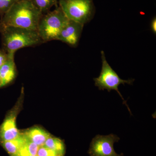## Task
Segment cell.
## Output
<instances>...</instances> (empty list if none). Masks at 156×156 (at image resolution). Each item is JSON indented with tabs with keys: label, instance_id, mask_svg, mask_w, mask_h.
<instances>
[{
	"label": "cell",
	"instance_id": "obj_8",
	"mask_svg": "<svg viewBox=\"0 0 156 156\" xmlns=\"http://www.w3.org/2000/svg\"><path fill=\"white\" fill-rule=\"evenodd\" d=\"M17 111L14 109L11 112L0 126V143L15 139L20 134L16 126Z\"/></svg>",
	"mask_w": 156,
	"mask_h": 156
},
{
	"label": "cell",
	"instance_id": "obj_1",
	"mask_svg": "<svg viewBox=\"0 0 156 156\" xmlns=\"http://www.w3.org/2000/svg\"><path fill=\"white\" fill-rule=\"evenodd\" d=\"M43 14L30 0H19L4 14L1 26L36 30Z\"/></svg>",
	"mask_w": 156,
	"mask_h": 156
},
{
	"label": "cell",
	"instance_id": "obj_6",
	"mask_svg": "<svg viewBox=\"0 0 156 156\" xmlns=\"http://www.w3.org/2000/svg\"><path fill=\"white\" fill-rule=\"evenodd\" d=\"M119 140V137L114 134L97 135L92 139L88 154L90 156H124L123 153H116L114 148L115 143Z\"/></svg>",
	"mask_w": 156,
	"mask_h": 156
},
{
	"label": "cell",
	"instance_id": "obj_2",
	"mask_svg": "<svg viewBox=\"0 0 156 156\" xmlns=\"http://www.w3.org/2000/svg\"><path fill=\"white\" fill-rule=\"evenodd\" d=\"M4 51L15 54L17 50L43 42L37 31L13 26L0 25Z\"/></svg>",
	"mask_w": 156,
	"mask_h": 156
},
{
	"label": "cell",
	"instance_id": "obj_9",
	"mask_svg": "<svg viewBox=\"0 0 156 156\" xmlns=\"http://www.w3.org/2000/svg\"><path fill=\"white\" fill-rule=\"evenodd\" d=\"M9 54V57L5 62L0 67L1 87L11 83L16 75V68L14 62V54Z\"/></svg>",
	"mask_w": 156,
	"mask_h": 156
},
{
	"label": "cell",
	"instance_id": "obj_10",
	"mask_svg": "<svg viewBox=\"0 0 156 156\" xmlns=\"http://www.w3.org/2000/svg\"><path fill=\"white\" fill-rule=\"evenodd\" d=\"M26 137L39 147L44 146L50 134L42 128L35 127L28 129L23 133Z\"/></svg>",
	"mask_w": 156,
	"mask_h": 156
},
{
	"label": "cell",
	"instance_id": "obj_13",
	"mask_svg": "<svg viewBox=\"0 0 156 156\" xmlns=\"http://www.w3.org/2000/svg\"><path fill=\"white\" fill-rule=\"evenodd\" d=\"M42 13L48 12L53 6L56 5L58 0H30Z\"/></svg>",
	"mask_w": 156,
	"mask_h": 156
},
{
	"label": "cell",
	"instance_id": "obj_12",
	"mask_svg": "<svg viewBox=\"0 0 156 156\" xmlns=\"http://www.w3.org/2000/svg\"><path fill=\"white\" fill-rule=\"evenodd\" d=\"M44 146L55 151L60 156H63L65 153V146L64 142L61 139L50 136L46 140Z\"/></svg>",
	"mask_w": 156,
	"mask_h": 156
},
{
	"label": "cell",
	"instance_id": "obj_4",
	"mask_svg": "<svg viewBox=\"0 0 156 156\" xmlns=\"http://www.w3.org/2000/svg\"><path fill=\"white\" fill-rule=\"evenodd\" d=\"M59 7L69 20L84 25L95 12L93 0H58Z\"/></svg>",
	"mask_w": 156,
	"mask_h": 156
},
{
	"label": "cell",
	"instance_id": "obj_20",
	"mask_svg": "<svg viewBox=\"0 0 156 156\" xmlns=\"http://www.w3.org/2000/svg\"><path fill=\"white\" fill-rule=\"evenodd\" d=\"M1 20H0V25H1Z\"/></svg>",
	"mask_w": 156,
	"mask_h": 156
},
{
	"label": "cell",
	"instance_id": "obj_14",
	"mask_svg": "<svg viewBox=\"0 0 156 156\" xmlns=\"http://www.w3.org/2000/svg\"><path fill=\"white\" fill-rule=\"evenodd\" d=\"M19 0H0V15L4 14Z\"/></svg>",
	"mask_w": 156,
	"mask_h": 156
},
{
	"label": "cell",
	"instance_id": "obj_19",
	"mask_svg": "<svg viewBox=\"0 0 156 156\" xmlns=\"http://www.w3.org/2000/svg\"><path fill=\"white\" fill-rule=\"evenodd\" d=\"M1 78H0V87H1Z\"/></svg>",
	"mask_w": 156,
	"mask_h": 156
},
{
	"label": "cell",
	"instance_id": "obj_5",
	"mask_svg": "<svg viewBox=\"0 0 156 156\" xmlns=\"http://www.w3.org/2000/svg\"><path fill=\"white\" fill-rule=\"evenodd\" d=\"M101 57L102 59V68L100 75L98 77L94 79L95 86L98 87L100 90L106 89L109 92L112 90L116 91L123 100V103L126 105L128 111L131 114V110L127 104V102L119 91V87L121 84L132 85L134 80L133 79L124 80L121 79L108 64L103 51H101Z\"/></svg>",
	"mask_w": 156,
	"mask_h": 156
},
{
	"label": "cell",
	"instance_id": "obj_18",
	"mask_svg": "<svg viewBox=\"0 0 156 156\" xmlns=\"http://www.w3.org/2000/svg\"><path fill=\"white\" fill-rule=\"evenodd\" d=\"M151 29L154 34L156 33V19L154 18L151 23Z\"/></svg>",
	"mask_w": 156,
	"mask_h": 156
},
{
	"label": "cell",
	"instance_id": "obj_3",
	"mask_svg": "<svg viewBox=\"0 0 156 156\" xmlns=\"http://www.w3.org/2000/svg\"><path fill=\"white\" fill-rule=\"evenodd\" d=\"M68 20L59 7L43 15L37 29L43 42L57 40L58 35Z\"/></svg>",
	"mask_w": 156,
	"mask_h": 156
},
{
	"label": "cell",
	"instance_id": "obj_11",
	"mask_svg": "<svg viewBox=\"0 0 156 156\" xmlns=\"http://www.w3.org/2000/svg\"><path fill=\"white\" fill-rule=\"evenodd\" d=\"M25 140L23 133H20L17 138L1 143V144L11 156H17L20 150L24 145Z\"/></svg>",
	"mask_w": 156,
	"mask_h": 156
},
{
	"label": "cell",
	"instance_id": "obj_17",
	"mask_svg": "<svg viewBox=\"0 0 156 156\" xmlns=\"http://www.w3.org/2000/svg\"><path fill=\"white\" fill-rule=\"evenodd\" d=\"M9 57V54L4 51H0V67L7 60Z\"/></svg>",
	"mask_w": 156,
	"mask_h": 156
},
{
	"label": "cell",
	"instance_id": "obj_7",
	"mask_svg": "<svg viewBox=\"0 0 156 156\" xmlns=\"http://www.w3.org/2000/svg\"><path fill=\"white\" fill-rule=\"evenodd\" d=\"M83 24L69 20L57 37L61 41L73 47L78 45L83 28Z\"/></svg>",
	"mask_w": 156,
	"mask_h": 156
},
{
	"label": "cell",
	"instance_id": "obj_15",
	"mask_svg": "<svg viewBox=\"0 0 156 156\" xmlns=\"http://www.w3.org/2000/svg\"><path fill=\"white\" fill-rule=\"evenodd\" d=\"M25 137V142L24 144V147L31 155L37 156V152L39 147L34 143L33 142L30 140L27 139L26 136Z\"/></svg>",
	"mask_w": 156,
	"mask_h": 156
},
{
	"label": "cell",
	"instance_id": "obj_16",
	"mask_svg": "<svg viewBox=\"0 0 156 156\" xmlns=\"http://www.w3.org/2000/svg\"><path fill=\"white\" fill-rule=\"evenodd\" d=\"M37 156H60V155L55 151L52 150L44 146L39 147Z\"/></svg>",
	"mask_w": 156,
	"mask_h": 156
}]
</instances>
